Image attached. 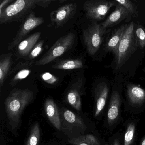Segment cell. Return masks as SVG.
Instances as JSON below:
<instances>
[{"mask_svg":"<svg viewBox=\"0 0 145 145\" xmlns=\"http://www.w3.org/2000/svg\"><path fill=\"white\" fill-rule=\"evenodd\" d=\"M33 98V93L28 89H15L10 93L5 101V106L10 125L12 129L19 125L23 112Z\"/></svg>","mask_w":145,"mask_h":145,"instance_id":"cell-1","label":"cell"},{"mask_svg":"<svg viewBox=\"0 0 145 145\" xmlns=\"http://www.w3.org/2000/svg\"><path fill=\"white\" fill-rule=\"evenodd\" d=\"M36 0H17L0 11V23L23 20L36 7Z\"/></svg>","mask_w":145,"mask_h":145,"instance_id":"cell-2","label":"cell"},{"mask_svg":"<svg viewBox=\"0 0 145 145\" xmlns=\"http://www.w3.org/2000/svg\"><path fill=\"white\" fill-rule=\"evenodd\" d=\"M138 47L133 22L127 25L120 41L116 57V69H120Z\"/></svg>","mask_w":145,"mask_h":145,"instance_id":"cell-3","label":"cell"},{"mask_svg":"<svg viewBox=\"0 0 145 145\" xmlns=\"http://www.w3.org/2000/svg\"><path fill=\"white\" fill-rule=\"evenodd\" d=\"M75 39V35L70 33L60 38L50 50L35 62L37 66H44L61 56L73 45Z\"/></svg>","mask_w":145,"mask_h":145,"instance_id":"cell-4","label":"cell"},{"mask_svg":"<svg viewBox=\"0 0 145 145\" xmlns=\"http://www.w3.org/2000/svg\"><path fill=\"white\" fill-rule=\"evenodd\" d=\"M106 29H104L101 24L94 23L84 29L83 40L88 53L94 55L98 50L103 40Z\"/></svg>","mask_w":145,"mask_h":145,"instance_id":"cell-5","label":"cell"},{"mask_svg":"<svg viewBox=\"0 0 145 145\" xmlns=\"http://www.w3.org/2000/svg\"><path fill=\"white\" fill-rule=\"evenodd\" d=\"M116 4L115 1L89 0L84 3V9L88 18L100 21L105 17L110 8Z\"/></svg>","mask_w":145,"mask_h":145,"instance_id":"cell-6","label":"cell"},{"mask_svg":"<svg viewBox=\"0 0 145 145\" xmlns=\"http://www.w3.org/2000/svg\"><path fill=\"white\" fill-rule=\"evenodd\" d=\"M44 22L43 18L36 16L35 12H32L25 18L16 35L8 46V50H12L15 48L22 41L26 35Z\"/></svg>","mask_w":145,"mask_h":145,"instance_id":"cell-7","label":"cell"},{"mask_svg":"<svg viewBox=\"0 0 145 145\" xmlns=\"http://www.w3.org/2000/svg\"><path fill=\"white\" fill-rule=\"evenodd\" d=\"M77 10L76 3H69L51 13L50 20L56 28L62 27L75 15Z\"/></svg>","mask_w":145,"mask_h":145,"instance_id":"cell-8","label":"cell"},{"mask_svg":"<svg viewBox=\"0 0 145 145\" xmlns=\"http://www.w3.org/2000/svg\"><path fill=\"white\" fill-rule=\"evenodd\" d=\"M122 99L119 92L114 91L110 98L106 114V122L108 128H111L118 123L120 116Z\"/></svg>","mask_w":145,"mask_h":145,"instance_id":"cell-9","label":"cell"},{"mask_svg":"<svg viewBox=\"0 0 145 145\" xmlns=\"http://www.w3.org/2000/svg\"><path fill=\"white\" fill-rule=\"evenodd\" d=\"M83 79L78 78L70 86L66 95L68 104L78 111H80L82 109L81 96L83 94Z\"/></svg>","mask_w":145,"mask_h":145,"instance_id":"cell-10","label":"cell"},{"mask_svg":"<svg viewBox=\"0 0 145 145\" xmlns=\"http://www.w3.org/2000/svg\"><path fill=\"white\" fill-rule=\"evenodd\" d=\"M127 97L128 103L131 107H141L145 103V90L139 86L129 85Z\"/></svg>","mask_w":145,"mask_h":145,"instance_id":"cell-11","label":"cell"},{"mask_svg":"<svg viewBox=\"0 0 145 145\" xmlns=\"http://www.w3.org/2000/svg\"><path fill=\"white\" fill-rule=\"evenodd\" d=\"M109 92V88L105 82L99 83L95 89V117L97 118L101 114L106 103Z\"/></svg>","mask_w":145,"mask_h":145,"instance_id":"cell-12","label":"cell"},{"mask_svg":"<svg viewBox=\"0 0 145 145\" xmlns=\"http://www.w3.org/2000/svg\"><path fill=\"white\" fill-rule=\"evenodd\" d=\"M130 14V13L123 7L117 3L114 11L101 25L104 29H106L119 23L127 18Z\"/></svg>","mask_w":145,"mask_h":145,"instance_id":"cell-13","label":"cell"},{"mask_svg":"<svg viewBox=\"0 0 145 145\" xmlns=\"http://www.w3.org/2000/svg\"><path fill=\"white\" fill-rule=\"evenodd\" d=\"M45 111L52 125L58 130L61 128V120L56 104L52 99L48 98L44 104Z\"/></svg>","mask_w":145,"mask_h":145,"instance_id":"cell-14","label":"cell"},{"mask_svg":"<svg viewBox=\"0 0 145 145\" xmlns=\"http://www.w3.org/2000/svg\"><path fill=\"white\" fill-rule=\"evenodd\" d=\"M41 33L37 32L21 41L17 45V52L21 56H28L40 38Z\"/></svg>","mask_w":145,"mask_h":145,"instance_id":"cell-15","label":"cell"},{"mask_svg":"<svg viewBox=\"0 0 145 145\" xmlns=\"http://www.w3.org/2000/svg\"><path fill=\"white\" fill-rule=\"evenodd\" d=\"M128 25H123L114 30L105 45L106 51L112 52L117 56L118 50L124 33Z\"/></svg>","mask_w":145,"mask_h":145,"instance_id":"cell-16","label":"cell"},{"mask_svg":"<svg viewBox=\"0 0 145 145\" xmlns=\"http://www.w3.org/2000/svg\"><path fill=\"white\" fill-rule=\"evenodd\" d=\"M12 63V53L1 55L0 60V87L4 85L10 72Z\"/></svg>","mask_w":145,"mask_h":145,"instance_id":"cell-17","label":"cell"},{"mask_svg":"<svg viewBox=\"0 0 145 145\" xmlns=\"http://www.w3.org/2000/svg\"><path fill=\"white\" fill-rule=\"evenodd\" d=\"M30 64L25 63H19L15 67L14 69L18 70L17 72L13 71L15 74L10 81L11 86H15L18 82L26 78L31 72L30 69L29 68Z\"/></svg>","mask_w":145,"mask_h":145,"instance_id":"cell-18","label":"cell"},{"mask_svg":"<svg viewBox=\"0 0 145 145\" xmlns=\"http://www.w3.org/2000/svg\"><path fill=\"white\" fill-rule=\"evenodd\" d=\"M84 67L83 61L80 59H67L57 62L52 68L62 70H70L82 68Z\"/></svg>","mask_w":145,"mask_h":145,"instance_id":"cell-19","label":"cell"},{"mask_svg":"<svg viewBox=\"0 0 145 145\" xmlns=\"http://www.w3.org/2000/svg\"><path fill=\"white\" fill-rule=\"evenodd\" d=\"M63 117L65 123L69 124L70 126H75L82 129L86 127L83 119L70 110L65 109L63 111Z\"/></svg>","mask_w":145,"mask_h":145,"instance_id":"cell-20","label":"cell"},{"mask_svg":"<svg viewBox=\"0 0 145 145\" xmlns=\"http://www.w3.org/2000/svg\"><path fill=\"white\" fill-rule=\"evenodd\" d=\"M69 142L73 145H101L98 139L91 134L74 137L69 140Z\"/></svg>","mask_w":145,"mask_h":145,"instance_id":"cell-21","label":"cell"},{"mask_svg":"<svg viewBox=\"0 0 145 145\" xmlns=\"http://www.w3.org/2000/svg\"><path fill=\"white\" fill-rule=\"evenodd\" d=\"M136 123L135 121H130L126 125L123 137V145H133L135 135Z\"/></svg>","mask_w":145,"mask_h":145,"instance_id":"cell-22","label":"cell"},{"mask_svg":"<svg viewBox=\"0 0 145 145\" xmlns=\"http://www.w3.org/2000/svg\"><path fill=\"white\" fill-rule=\"evenodd\" d=\"M40 137L39 125L36 123L32 127L26 145H38Z\"/></svg>","mask_w":145,"mask_h":145,"instance_id":"cell-23","label":"cell"},{"mask_svg":"<svg viewBox=\"0 0 145 145\" xmlns=\"http://www.w3.org/2000/svg\"><path fill=\"white\" fill-rule=\"evenodd\" d=\"M138 47L143 49L145 47V29L142 27L137 28L135 31Z\"/></svg>","mask_w":145,"mask_h":145,"instance_id":"cell-24","label":"cell"},{"mask_svg":"<svg viewBox=\"0 0 145 145\" xmlns=\"http://www.w3.org/2000/svg\"><path fill=\"white\" fill-rule=\"evenodd\" d=\"M44 44V40H40L37 43L29 55L28 57L29 60L35 59L43 51Z\"/></svg>","mask_w":145,"mask_h":145,"instance_id":"cell-25","label":"cell"},{"mask_svg":"<svg viewBox=\"0 0 145 145\" xmlns=\"http://www.w3.org/2000/svg\"><path fill=\"white\" fill-rule=\"evenodd\" d=\"M115 1L123 7L130 13V14L133 13L135 12V9L133 4L129 0H116Z\"/></svg>","mask_w":145,"mask_h":145,"instance_id":"cell-26","label":"cell"},{"mask_svg":"<svg viewBox=\"0 0 145 145\" xmlns=\"http://www.w3.org/2000/svg\"><path fill=\"white\" fill-rule=\"evenodd\" d=\"M108 145H122L121 136L119 133H117L113 136L110 137L108 143Z\"/></svg>","mask_w":145,"mask_h":145,"instance_id":"cell-27","label":"cell"},{"mask_svg":"<svg viewBox=\"0 0 145 145\" xmlns=\"http://www.w3.org/2000/svg\"><path fill=\"white\" fill-rule=\"evenodd\" d=\"M44 81L49 84H53L57 81L56 78L49 73H45L42 75Z\"/></svg>","mask_w":145,"mask_h":145,"instance_id":"cell-28","label":"cell"},{"mask_svg":"<svg viewBox=\"0 0 145 145\" xmlns=\"http://www.w3.org/2000/svg\"><path fill=\"white\" fill-rule=\"evenodd\" d=\"M53 0H36V5L45 8L48 7Z\"/></svg>","mask_w":145,"mask_h":145,"instance_id":"cell-29","label":"cell"},{"mask_svg":"<svg viewBox=\"0 0 145 145\" xmlns=\"http://www.w3.org/2000/svg\"><path fill=\"white\" fill-rule=\"evenodd\" d=\"M13 1L12 0H4L1 1L0 5V11L3 10L5 7L7 6V5Z\"/></svg>","mask_w":145,"mask_h":145,"instance_id":"cell-30","label":"cell"},{"mask_svg":"<svg viewBox=\"0 0 145 145\" xmlns=\"http://www.w3.org/2000/svg\"><path fill=\"white\" fill-rule=\"evenodd\" d=\"M140 145H145V136L143 137V139L142 140Z\"/></svg>","mask_w":145,"mask_h":145,"instance_id":"cell-31","label":"cell"},{"mask_svg":"<svg viewBox=\"0 0 145 145\" xmlns=\"http://www.w3.org/2000/svg\"><path fill=\"white\" fill-rule=\"evenodd\" d=\"M64 1H60V2H61V3H62V2H64Z\"/></svg>","mask_w":145,"mask_h":145,"instance_id":"cell-32","label":"cell"},{"mask_svg":"<svg viewBox=\"0 0 145 145\" xmlns=\"http://www.w3.org/2000/svg\"><path fill=\"white\" fill-rule=\"evenodd\" d=\"M106 145H108V143H107V144H106Z\"/></svg>","mask_w":145,"mask_h":145,"instance_id":"cell-33","label":"cell"}]
</instances>
